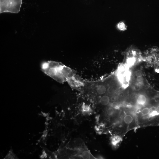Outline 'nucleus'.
Returning <instances> with one entry per match:
<instances>
[{
	"label": "nucleus",
	"mask_w": 159,
	"mask_h": 159,
	"mask_svg": "<svg viewBox=\"0 0 159 159\" xmlns=\"http://www.w3.org/2000/svg\"><path fill=\"white\" fill-rule=\"evenodd\" d=\"M42 71L57 82L63 83L75 74L73 71L62 63L52 61L42 62Z\"/></svg>",
	"instance_id": "nucleus-1"
},
{
	"label": "nucleus",
	"mask_w": 159,
	"mask_h": 159,
	"mask_svg": "<svg viewBox=\"0 0 159 159\" xmlns=\"http://www.w3.org/2000/svg\"><path fill=\"white\" fill-rule=\"evenodd\" d=\"M22 4V0H0V13H18Z\"/></svg>",
	"instance_id": "nucleus-2"
},
{
	"label": "nucleus",
	"mask_w": 159,
	"mask_h": 159,
	"mask_svg": "<svg viewBox=\"0 0 159 159\" xmlns=\"http://www.w3.org/2000/svg\"><path fill=\"white\" fill-rule=\"evenodd\" d=\"M67 81L70 86L72 87H79L83 85L81 80L75 74L69 78Z\"/></svg>",
	"instance_id": "nucleus-3"
},
{
	"label": "nucleus",
	"mask_w": 159,
	"mask_h": 159,
	"mask_svg": "<svg viewBox=\"0 0 159 159\" xmlns=\"http://www.w3.org/2000/svg\"><path fill=\"white\" fill-rule=\"evenodd\" d=\"M148 102V99L145 95L143 94H141L138 96L137 100L136 102L138 105L139 107H138L137 109L145 106L147 104Z\"/></svg>",
	"instance_id": "nucleus-4"
},
{
	"label": "nucleus",
	"mask_w": 159,
	"mask_h": 159,
	"mask_svg": "<svg viewBox=\"0 0 159 159\" xmlns=\"http://www.w3.org/2000/svg\"><path fill=\"white\" fill-rule=\"evenodd\" d=\"M121 139V137L118 135L112 137L111 141L112 145L114 147L117 146Z\"/></svg>",
	"instance_id": "nucleus-5"
},
{
	"label": "nucleus",
	"mask_w": 159,
	"mask_h": 159,
	"mask_svg": "<svg viewBox=\"0 0 159 159\" xmlns=\"http://www.w3.org/2000/svg\"><path fill=\"white\" fill-rule=\"evenodd\" d=\"M100 101L101 105L105 106L109 104L110 101V99L108 96L104 95L101 97Z\"/></svg>",
	"instance_id": "nucleus-6"
},
{
	"label": "nucleus",
	"mask_w": 159,
	"mask_h": 159,
	"mask_svg": "<svg viewBox=\"0 0 159 159\" xmlns=\"http://www.w3.org/2000/svg\"><path fill=\"white\" fill-rule=\"evenodd\" d=\"M82 111L84 114H86L91 113L92 110L89 105H84L82 107Z\"/></svg>",
	"instance_id": "nucleus-7"
},
{
	"label": "nucleus",
	"mask_w": 159,
	"mask_h": 159,
	"mask_svg": "<svg viewBox=\"0 0 159 159\" xmlns=\"http://www.w3.org/2000/svg\"><path fill=\"white\" fill-rule=\"evenodd\" d=\"M97 93L99 95H103L105 93L106 91L105 87L103 85H100L98 86L96 89Z\"/></svg>",
	"instance_id": "nucleus-8"
},
{
	"label": "nucleus",
	"mask_w": 159,
	"mask_h": 159,
	"mask_svg": "<svg viewBox=\"0 0 159 159\" xmlns=\"http://www.w3.org/2000/svg\"><path fill=\"white\" fill-rule=\"evenodd\" d=\"M81 156L83 158L89 159L91 158V154L87 150H84L81 153Z\"/></svg>",
	"instance_id": "nucleus-9"
},
{
	"label": "nucleus",
	"mask_w": 159,
	"mask_h": 159,
	"mask_svg": "<svg viewBox=\"0 0 159 159\" xmlns=\"http://www.w3.org/2000/svg\"><path fill=\"white\" fill-rule=\"evenodd\" d=\"M111 107L116 110L119 109L120 107L118 103L116 101L113 102L111 105Z\"/></svg>",
	"instance_id": "nucleus-10"
},
{
	"label": "nucleus",
	"mask_w": 159,
	"mask_h": 159,
	"mask_svg": "<svg viewBox=\"0 0 159 159\" xmlns=\"http://www.w3.org/2000/svg\"><path fill=\"white\" fill-rule=\"evenodd\" d=\"M135 61V58L134 57L129 58L127 61V62L128 64L130 65H132Z\"/></svg>",
	"instance_id": "nucleus-11"
},
{
	"label": "nucleus",
	"mask_w": 159,
	"mask_h": 159,
	"mask_svg": "<svg viewBox=\"0 0 159 159\" xmlns=\"http://www.w3.org/2000/svg\"><path fill=\"white\" fill-rule=\"evenodd\" d=\"M135 74L137 77H138L142 76L143 74V73L141 70H138L136 71Z\"/></svg>",
	"instance_id": "nucleus-12"
},
{
	"label": "nucleus",
	"mask_w": 159,
	"mask_h": 159,
	"mask_svg": "<svg viewBox=\"0 0 159 159\" xmlns=\"http://www.w3.org/2000/svg\"><path fill=\"white\" fill-rule=\"evenodd\" d=\"M137 81L139 83H141L143 82L144 78L142 76L138 77L137 78Z\"/></svg>",
	"instance_id": "nucleus-13"
},
{
	"label": "nucleus",
	"mask_w": 159,
	"mask_h": 159,
	"mask_svg": "<svg viewBox=\"0 0 159 159\" xmlns=\"http://www.w3.org/2000/svg\"><path fill=\"white\" fill-rule=\"evenodd\" d=\"M118 77L120 80L121 81H122V80H123V77L122 76V74H120Z\"/></svg>",
	"instance_id": "nucleus-14"
}]
</instances>
